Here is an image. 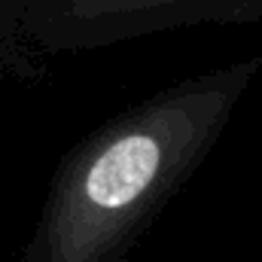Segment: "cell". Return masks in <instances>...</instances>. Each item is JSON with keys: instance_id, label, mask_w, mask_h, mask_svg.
<instances>
[{"instance_id": "6da1fadb", "label": "cell", "mask_w": 262, "mask_h": 262, "mask_svg": "<svg viewBox=\"0 0 262 262\" xmlns=\"http://www.w3.org/2000/svg\"><path fill=\"white\" fill-rule=\"evenodd\" d=\"M262 58L186 79L98 131L49 223L52 262H119L140 229L213 146Z\"/></svg>"}, {"instance_id": "7a4b0ae2", "label": "cell", "mask_w": 262, "mask_h": 262, "mask_svg": "<svg viewBox=\"0 0 262 262\" xmlns=\"http://www.w3.org/2000/svg\"><path fill=\"white\" fill-rule=\"evenodd\" d=\"M92 12H149L162 6H177L183 0H85Z\"/></svg>"}]
</instances>
